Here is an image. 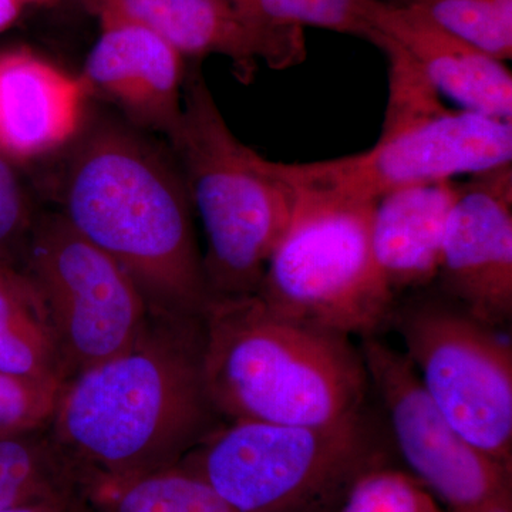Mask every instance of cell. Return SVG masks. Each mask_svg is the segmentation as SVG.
Masks as SVG:
<instances>
[{
    "mask_svg": "<svg viewBox=\"0 0 512 512\" xmlns=\"http://www.w3.org/2000/svg\"><path fill=\"white\" fill-rule=\"evenodd\" d=\"M202 319L150 313L130 346L64 383L49 430L80 487L175 466L221 423Z\"/></svg>",
    "mask_w": 512,
    "mask_h": 512,
    "instance_id": "obj_1",
    "label": "cell"
},
{
    "mask_svg": "<svg viewBox=\"0 0 512 512\" xmlns=\"http://www.w3.org/2000/svg\"><path fill=\"white\" fill-rule=\"evenodd\" d=\"M64 220L133 279L148 311L204 318L212 301L184 177L127 128L101 126L74 151Z\"/></svg>",
    "mask_w": 512,
    "mask_h": 512,
    "instance_id": "obj_2",
    "label": "cell"
},
{
    "mask_svg": "<svg viewBox=\"0 0 512 512\" xmlns=\"http://www.w3.org/2000/svg\"><path fill=\"white\" fill-rule=\"evenodd\" d=\"M205 389L222 421L328 426L365 410L370 387L350 336L269 308L258 295L212 299Z\"/></svg>",
    "mask_w": 512,
    "mask_h": 512,
    "instance_id": "obj_3",
    "label": "cell"
},
{
    "mask_svg": "<svg viewBox=\"0 0 512 512\" xmlns=\"http://www.w3.org/2000/svg\"><path fill=\"white\" fill-rule=\"evenodd\" d=\"M370 42L389 62V100L379 140L355 156L275 163L296 197L377 202L403 188L512 163V123L447 109L402 47L379 33Z\"/></svg>",
    "mask_w": 512,
    "mask_h": 512,
    "instance_id": "obj_4",
    "label": "cell"
},
{
    "mask_svg": "<svg viewBox=\"0 0 512 512\" xmlns=\"http://www.w3.org/2000/svg\"><path fill=\"white\" fill-rule=\"evenodd\" d=\"M200 63L187 69L183 117L170 141L204 228L202 259L212 299L255 295L298 198L275 161L259 156L232 133Z\"/></svg>",
    "mask_w": 512,
    "mask_h": 512,
    "instance_id": "obj_5",
    "label": "cell"
},
{
    "mask_svg": "<svg viewBox=\"0 0 512 512\" xmlns=\"http://www.w3.org/2000/svg\"><path fill=\"white\" fill-rule=\"evenodd\" d=\"M386 460L363 410L328 426L221 421L180 464L238 512H338L357 478Z\"/></svg>",
    "mask_w": 512,
    "mask_h": 512,
    "instance_id": "obj_6",
    "label": "cell"
},
{
    "mask_svg": "<svg viewBox=\"0 0 512 512\" xmlns=\"http://www.w3.org/2000/svg\"><path fill=\"white\" fill-rule=\"evenodd\" d=\"M298 198L256 295L274 311L350 336H376L396 301L377 281L370 232L377 202Z\"/></svg>",
    "mask_w": 512,
    "mask_h": 512,
    "instance_id": "obj_7",
    "label": "cell"
},
{
    "mask_svg": "<svg viewBox=\"0 0 512 512\" xmlns=\"http://www.w3.org/2000/svg\"><path fill=\"white\" fill-rule=\"evenodd\" d=\"M390 322L424 392L471 444L512 470V346L439 291L394 305Z\"/></svg>",
    "mask_w": 512,
    "mask_h": 512,
    "instance_id": "obj_8",
    "label": "cell"
},
{
    "mask_svg": "<svg viewBox=\"0 0 512 512\" xmlns=\"http://www.w3.org/2000/svg\"><path fill=\"white\" fill-rule=\"evenodd\" d=\"M20 272L49 319L64 383L130 346L150 315L127 272L62 214L36 218Z\"/></svg>",
    "mask_w": 512,
    "mask_h": 512,
    "instance_id": "obj_9",
    "label": "cell"
},
{
    "mask_svg": "<svg viewBox=\"0 0 512 512\" xmlns=\"http://www.w3.org/2000/svg\"><path fill=\"white\" fill-rule=\"evenodd\" d=\"M370 387L382 402L394 446L410 474L448 512H512V470L464 439L431 403L403 352L360 342Z\"/></svg>",
    "mask_w": 512,
    "mask_h": 512,
    "instance_id": "obj_10",
    "label": "cell"
},
{
    "mask_svg": "<svg viewBox=\"0 0 512 512\" xmlns=\"http://www.w3.org/2000/svg\"><path fill=\"white\" fill-rule=\"evenodd\" d=\"M437 291L504 330L512 319V163L458 183L448 215Z\"/></svg>",
    "mask_w": 512,
    "mask_h": 512,
    "instance_id": "obj_11",
    "label": "cell"
},
{
    "mask_svg": "<svg viewBox=\"0 0 512 512\" xmlns=\"http://www.w3.org/2000/svg\"><path fill=\"white\" fill-rule=\"evenodd\" d=\"M100 36L82 80L141 126L171 138L183 117L187 59L163 37L117 16H100Z\"/></svg>",
    "mask_w": 512,
    "mask_h": 512,
    "instance_id": "obj_12",
    "label": "cell"
},
{
    "mask_svg": "<svg viewBox=\"0 0 512 512\" xmlns=\"http://www.w3.org/2000/svg\"><path fill=\"white\" fill-rule=\"evenodd\" d=\"M370 20L373 33L402 47L437 92L464 110L512 123V74L504 62L399 0H375Z\"/></svg>",
    "mask_w": 512,
    "mask_h": 512,
    "instance_id": "obj_13",
    "label": "cell"
},
{
    "mask_svg": "<svg viewBox=\"0 0 512 512\" xmlns=\"http://www.w3.org/2000/svg\"><path fill=\"white\" fill-rule=\"evenodd\" d=\"M89 89L26 49L0 53V153L35 160L73 140L83 123Z\"/></svg>",
    "mask_w": 512,
    "mask_h": 512,
    "instance_id": "obj_14",
    "label": "cell"
},
{
    "mask_svg": "<svg viewBox=\"0 0 512 512\" xmlns=\"http://www.w3.org/2000/svg\"><path fill=\"white\" fill-rule=\"evenodd\" d=\"M457 190L456 181H441L403 188L377 201L370 232L372 264L394 301L436 281Z\"/></svg>",
    "mask_w": 512,
    "mask_h": 512,
    "instance_id": "obj_15",
    "label": "cell"
},
{
    "mask_svg": "<svg viewBox=\"0 0 512 512\" xmlns=\"http://www.w3.org/2000/svg\"><path fill=\"white\" fill-rule=\"evenodd\" d=\"M96 18L117 16L163 37L190 62L227 57L242 83L258 64L274 69V56L229 0H83Z\"/></svg>",
    "mask_w": 512,
    "mask_h": 512,
    "instance_id": "obj_16",
    "label": "cell"
},
{
    "mask_svg": "<svg viewBox=\"0 0 512 512\" xmlns=\"http://www.w3.org/2000/svg\"><path fill=\"white\" fill-rule=\"evenodd\" d=\"M274 56L275 70L306 57V26L370 40L375 0H229Z\"/></svg>",
    "mask_w": 512,
    "mask_h": 512,
    "instance_id": "obj_17",
    "label": "cell"
},
{
    "mask_svg": "<svg viewBox=\"0 0 512 512\" xmlns=\"http://www.w3.org/2000/svg\"><path fill=\"white\" fill-rule=\"evenodd\" d=\"M0 373L64 384L42 302L28 278L10 266L0 268Z\"/></svg>",
    "mask_w": 512,
    "mask_h": 512,
    "instance_id": "obj_18",
    "label": "cell"
},
{
    "mask_svg": "<svg viewBox=\"0 0 512 512\" xmlns=\"http://www.w3.org/2000/svg\"><path fill=\"white\" fill-rule=\"evenodd\" d=\"M89 512H238L198 474L181 466L80 487Z\"/></svg>",
    "mask_w": 512,
    "mask_h": 512,
    "instance_id": "obj_19",
    "label": "cell"
},
{
    "mask_svg": "<svg viewBox=\"0 0 512 512\" xmlns=\"http://www.w3.org/2000/svg\"><path fill=\"white\" fill-rule=\"evenodd\" d=\"M77 495L79 476L49 426L0 431V510Z\"/></svg>",
    "mask_w": 512,
    "mask_h": 512,
    "instance_id": "obj_20",
    "label": "cell"
},
{
    "mask_svg": "<svg viewBox=\"0 0 512 512\" xmlns=\"http://www.w3.org/2000/svg\"><path fill=\"white\" fill-rule=\"evenodd\" d=\"M487 55L512 57V0H399Z\"/></svg>",
    "mask_w": 512,
    "mask_h": 512,
    "instance_id": "obj_21",
    "label": "cell"
},
{
    "mask_svg": "<svg viewBox=\"0 0 512 512\" xmlns=\"http://www.w3.org/2000/svg\"><path fill=\"white\" fill-rule=\"evenodd\" d=\"M338 512H443L439 501L409 473L384 464L366 471Z\"/></svg>",
    "mask_w": 512,
    "mask_h": 512,
    "instance_id": "obj_22",
    "label": "cell"
},
{
    "mask_svg": "<svg viewBox=\"0 0 512 512\" xmlns=\"http://www.w3.org/2000/svg\"><path fill=\"white\" fill-rule=\"evenodd\" d=\"M63 386L0 373V431L49 426Z\"/></svg>",
    "mask_w": 512,
    "mask_h": 512,
    "instance_id": "obj_23",
    "label": "cell"
},
{
    "mask_svg": "<svg viewBox=\"0 0 512 512\" xmlns=\"http://www.w3.org/2000/svg\"><path fill=\"white\" fill-rule=\"evenodd\" d=\"M35 221L18 174L0 153V264L20 271Z\"/></svg>",
    "mask_w": 512,
    "mask_h": 512,
    "instance_id": "obj_24",
    "label": "cell"
},
{
    "mask_svg": "<svg viewBox=\"0 0 512 512\" xmlns=\"http://www.w3.org/2000/svg\"><path fill=\"white\" fill-rule=\"evenodd\" d=\"M79 501L80 495H77V497L57 498V500L18 505V507L6 508V510H0V512H74Z\"/></svg>",
    "mask_w": 512,
    "mask_h": 512,
    "instance_id": "obj_25",
    "label": "cell"
},
{
    "mask_svg": "<svg viewBox=\"0 0 512 512\" xmlns=\"http://www.w3.org/2000/svg\"><path fill=\"white\" fill-rule=\"evenodd\" d=\"M23 8L25 6L20 0H0V33L15 25Z\"/></svg>",
    "mask_w": 512,
    "mask_h": 512,
    "instance_id": "obj_26",
    "label": "cell"
},
{
    "mask_svg": "<svg viewBox=\"0 0 512 512\" xmlns=\"http://www.w3.org/2000/svg\"><path fill=\"white\" fill-rule=\"evenodd\" d=\"M23 6L35 5V6H50L55 5L59 0H20Z\"/></svg>",
    "mask_w": 512,
    "mask_h": 512,
    "instance_id": "obj_27",
    "label": "cell"
},
{
    "mask_svg": "<svg viewBox=\"0 0 512 512\" xmlns=\"http://www.w3.org/2000/svg\"><path fill=\"white\" fill-rule=\"evenodd\" d=\"M74 512H89L87 511L86 505H84L82 497H80L79 504H77L76 510Z\"/></svg>",
    "mask_w": 512,
    "mask_h": 512,
    "instance_id": "obj_28",
    "label": "cell"
},
{
    "mask_svg": "<svg viewBox=\"0 0 512 512\" xmlns=\"http://www.w3.org/2000/svg\"><path fill=\"white\" fill-rule=\"evenodd\" d=\"M3 266H6V265L0 264V268H3Z\"/></svg>",
    "mask_w": 512,
    "mask_h": 512,
    "instance_id": "obj_29",
    "label": "cell"
}]
</instances>
